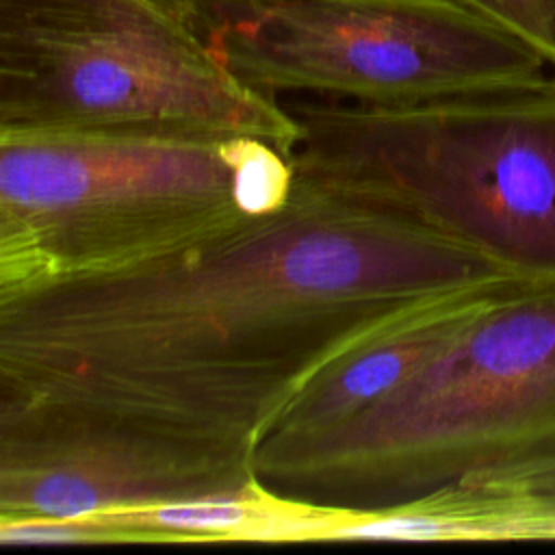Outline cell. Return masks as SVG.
Returning <instances> with one entry per match:
<instances>
[{"instance_id":"6da1fadb","label":"cell","mask_w":555,"mask_h":555,"mask_svg":"<svg viewBox=\"0 0 555 555\" xmlns=\"http://www.w3.org/2000/svg\"><path fill=\"white\" fill-rule=\"evenodd\" d=\"M514 275L295 169L288 197L139 269L0 299V401H56L254 455L330 364L442 297Z\"/></svg>"},{"instance_id":"7a4b0ae2","label":"cell","mask_w":555,"mask_h":555,"mask_svg":"<svg viewBox=\"0 0 555 555\" xmlns=\"http://www.w3.org/2000/svg\"><path fill=\"white\" fill-rule=\"evenodd\" d=\"M555 455V280L481 286L451 336L356 416L254 451L291 501L377 512L442 486Z\"/></svg>"},{"instance_id":"3957f363","label":"cell","mask_w":555,"mask_h":555,"mask_svg":"<svg viewBox=\"0 0 555 555\" xmlns=\"http://www.w3.org/2000/svg\"><path fill=\"white\" fill-rule=\"evenodd\" d=\"M293 182L254 137L0 132V299L186 254Z\"/></svg>"},{"instance_id":"277c9868","label":"cell","mask_w":555,"mask_h":555,"mask_svg":"<svg viewBox=\"0 0 555 555\" xmlns=\"http://www.w3.org/2000/svg\"><path fill=\"white\" fill-rule=\"evenodd\" d=\"M280 102L301 128L297 171L555 280V74L410 104Z\"/></svg>"},{"instance_id":"5b68a950","label":"cell","mask_w":555,"mask_h":555,"mask_svg":"<svg viewBox=\"0 0 555 555\" xmlns=\"http://www.w3.org/2000/svg\"><path fill=\"white\" fill-rule=\"evenodd\" d=\"M0 132L254 137L291 158L301 128L184 0H0Z\"/></svg>"},{"instance_id":"8992f818","label":"cell","mask_w":555,"mask_h":555,"mask_svg":"<svg viewBox=\"0 0 555 555\" xmlns=\"http://www.w3.org/2000/svg\"><path fill=\"white\" fill-rule=\"evenodd\" d=\"M202 28L256 91L410 104L535 80L529 43L453 0H247Z\"/></svg>"},{"instance_id":"52a82bcc","label":"cell","mask_w":555,"mask_h":555,"mask_svg":"<svg viewBox=\"0 0 555 555\" xmlns=\"http://www.w3.org/2000/svg\"><path fill=\"white\" fill-rule=\"evenodd\" d=\"M243 449L56 401H0V520H78L258 486Z\"/></svg>"},{"instance_id":"ba28073f","label":"cell","mask_w":555,"mask_h":555,"mask_svg":"<svg viewBox=\"0 0 555 555\" xmlns=\"http://www.w3.org/2000/svg\"><path fill=\"white\" fill-rule=\"evenodd\" d=\"M332 512L284 499L258 483L243 494L186 499L78 520H20L11 527V542L17 546L319 542Z\"/></svg>"},{"instance_id":"9c48e42d","label":"cell","mask_w":555,"mask_h":555,"mask_svg":"<svg viewBox=\"0 0 555 555\" xmlns=\"http://www.w3.org/2000/svg\"><path fill=\"white\" fill-rule=\"evenodd\" d=\"M338 542H555V483L464 479L410 503L353 512Z\"/></svg>"},{"instance_id":"30bf717a","label":"cell","mask_w":555,"mask_h":555,"mask_svg":"<svg viewBox=\"0 0 555 555\" xmlns=\"http://www.w3.org/2000/svg\"><path fill=\"white\" fill-rule=\"evenodd\" d=\"M486 284L442 297L330 364L293 397L260 442L314 436L386 397L451 336L473 295Z\"/></svg>"},{"instance_id":"8fae6325","label":"cell","mask_w":555,"mask_h":555,"mask_svg":"<svg viewBox=\"0 0 555 555\" xmlns=\"http://www.w3.org/2000/svg\"><path fill=\"white\" fill-rule=\"evenodd\" d=\"M533 46L555 69V0H453Z\"/></svg>"},{"instance_id":"7c38bea8","label":"cell","mask_w":555,"mask_h":555,"mask_svg":"<svg viewBox=\"0 0 555 555\" xmlns=\"http://www.w3.org/2000/svg\"><path fill=\"white\" fill-rule=\"evenodd\" d=\"M490 479H507V481H522V483H555V455L522 462L490 475H483ZM479 479V477H475Z\"/></svg>"},{"instance_id":"4fadbf2b","label":"cell","mask_w":555,"mask_h":555,"mask_svg":"<svg viewBox=\"0 0 555 555\" xmlns=\"http://www.w3.org/2000/svg\"><path fill=\"white\" fill-rule=\"evenodd\" d=\"M184 2L195 7L199 11L202 20H206L208 15H212L221 9H228V7H234V4H241V2H247V0H184Z\"/></svg>"}]
</instances>
